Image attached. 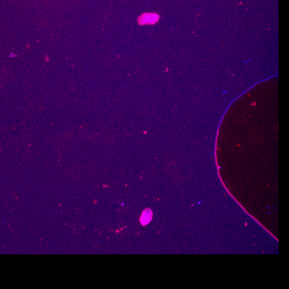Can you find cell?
I'll list each match as a JSON object with an SVG mask.
<instances>
[{"label":"cell","mask_w":289,"mask_h":289,"mask_svg":"<svg viewBox=\"0 0 289 289\" xmlns=\"http://www.w3.org/2000/svg\"><path fill=\"white\" fill-rule=\"evenodd\" d=\"M153 212L151 209L148 208L145 209L143 211L141 216L140 221L143 226L148 224L152 220Z\"/></svg>","instance_id":"7a4b0ae2"},{"label":"cell","mask_w":289,"mask_h":289,"mask_svg":"<svg viewBox=\"0 0 289 289\" xmlns=\"http://www.w3.org/2000/svg\"><path fill=\"white\" fill-rule=\"evenodd\" d=\"M159 18L158 15L155 13H144L138 18L139 25L154 24L158 22Z\"/></svg>","instance_id":"6da1fadb"}]
</instances>
